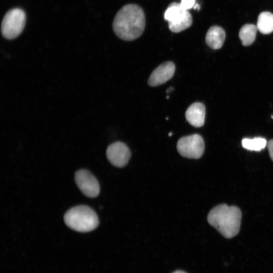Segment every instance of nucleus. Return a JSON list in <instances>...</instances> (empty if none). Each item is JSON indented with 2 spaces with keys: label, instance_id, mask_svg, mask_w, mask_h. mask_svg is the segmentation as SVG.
Instances as JSON below:
<instances>
[{
  "label": "nucleus",
  "instance_id": "obj_1",
  "mask_svg": "<svg viewBox=\"0 0 273 273\" xmlns=\"http://www.w3.org/2000/svg\"><path fill=\"white\" fill-rule=\"evenodd\" d=\"M145 27V16L138 5L128 4L122 7L116 14L113 29L120 38L127 41L139 37Z\"/></svg>",
  "mask_w": 273,
  "mask_h": 273
},
{
  "label": "nucleus",
  "instance_id": "obj_2",
  "mask_svg": "<svg viewBox=\"0 0 273 273\" xmlns=\"http://www.w3.org/2000/svg\"><path fill=\"white\" fill-rule=\"evenodd\" d=\"M242 219L240 209L235 206L218 205L209 212L207 221L223 237L230 239L239 232Z\"/></svg>",
  "mask_w": 273,
  "mask_h": 273
},
{
  "label": "nucleus",
  "instance_id": "obj_3",
  "mask_svg": "<svg viewBox=\"0 0 273 273\" xmlns=\"http://www.w3.org/2000/svg\"><path fill=\"white\" fill-rule=\"evenodd\" d=\"M65 224L71 229L79 232H88L96 229L99 223L96 213L85 205L75 206L65 214Z\"/></svg>",
  "mask_w": 273,
  "mask_h": 273
},
{
  "label": "nucleus",
  "instance_id": "obj_4",
  "mask_svg": "<svg viewBox=\"0 0 273 273\" xmlns=\"http://www.w3.org/2000/svg\"><path fill=\"white\" fill-rule=\"evenodd\" d=\"M26 22L24 11L19 8L9 10L5 15L1 25V32L6 39H13L22 32Z\"/></svg>",
  "mask_w": 273,
  "mask_h": 273
},
{
  "label": "nucleus",
  "instance_id": "obj_5",
  "mask_svg": "<svg viewBox=\"0 0 273 273\" xmlns=\"http://www.w3.org/2000/svg\"><path fill=\"white\" fill-rule=\"evenodd\" d=\"M176 148L178 152L183 157L199 159L203 155L205 144L200 135L193 134L179 139Z\"/></svg>",
  "mask_w": 273,
  "mask_h": 273
},
{
  "label": "nucleus",
  "instance_id": "obj_6",
  "mask_svg": "<svg viewBox=\"0 0 273 273\" xmlns=\"http://www.w3.org/2000/svg\"><path fill=\"white\" fill-rule=\"evenodd\" d=\"M75 181L80 191L86 196L95 198L100 193V185L96 178L88 170L80 169L75 174Z\"/></svg>",
  "mask_w": 273,
  "mask_h": 273
},
{
  "label": "nucleus",
  "instance_id": "obj_7",
  "mask_svg": "<svg viewBox=\"0 0 273 273\" xmlns=\"http://www.w3.org/2000/svg\"><path fill=\"white\" fill-rule=\"evenodd\" d=\"M106 156L113 165L117 167H123L127 164L130 159V152L124 143L116 142L108 147Z\"/></svg>",
  "mask_w": 273,
  "mask_h": 273
},
{
  "label": "nucleus",
  "instance_id": "obj_8",
  "mask_svg": "<svg viewBox=\"0 0 273 273\" xmlns=\"http://www.w3.org/2000/svg\"><path fill=\"white\" fill-rule=\"evenodd\" d=\"M175 69V65L171 61L160 65L149 76L148 84L151 86H157L165 83L172 78Z\"/></svg>",
  "mask_w": 273,
  "mask_h": 273
},
{
  "label": "nucleus",
  "instance_id": "obj_9",
  "mask_svg": "<svg viewBox=\"0 0 273 273\" xmlns=\"http://www.w3.org/2000/svg\"><path fill=\"white\" fill-rule=\"evenodd\" d=\"M205 113V107L204 104L196 102L188 107L185 116L187 120L191 125L195 127H200L204 125Z\"/></svg>",
  "mask_w": 273,
  "mask_h": 273
},
{
  "label": "nucleus",
  "instance_id": "obj_10",
  "mask_svg": "<svg viewBox=\"0 0 273 273\" xmlns=\"http://www.w3.org/2000/svg\"><path fill=\"white\" fill-rule=\"evenodd\" d=\"M225 38V33L223 29L218 26H213L208 29L205 41L210 48L217 50L222 47Z\"/></svg>",
  "mask_w": 273,
  "mask_h": 273
},
{
  "label": "nucleus",
  "instance_id": "obj_11",
  "mask_svg": "<svg viewBox=\"0 0 273 273\" xmlns=\"http://www.w3.org/2000/svg\"><path fill=\"white\" fill-rule=\"evenodd\" d=\"M193 22L192 17L188 11H186L183 14L176 20L168 22L170 30L178 33L190 27Z\"/></svg>",
  "mask_w": 273,
  "mask_h": 273
},
{
  "label": "nucleus",
  "instance_id": "obj_12",
  "mask_svg": "<svg viewBox=\"0 0 273 273\" xmlns=\"http://www.w3.org/2000/svg\"><path fill=\"white\" fill-rule=\"evenodd\" d=\"M257 28L263 34H268L273 31V14L269 12H262L258 17Z\"/></svg>",
  "mask_w": 273,
  "mask_h": 273
},
{
  "label": "nucleus",
  "instance_id": "obj_13",
  "mask_svg": "<svg viewBox=\"0 0 273 273\" xmlns=\"http://www.w3.org/2000/svg\"><path fill=\"white\" fill-rule=\"evenodd\" d=\"M257 28L252 24H246L240 30L239 36L244 46L251 45L255 40Z\"/></svg>",
  "mask_w": 273,
  "mask_h": 273
},
{
  "label": "nucleus",
  "instance_id": "obj_14",
  "mask_svg": "<svg viewBox=\"0 0 273 273\" xmlns=\"http://www.w3.org/2000/svg\"><path fill=\"white\" fill-rule=\"evenodd\" d=\"M265 139L257 137L253 139L244 138L242 141V147L248 150L260 151L267 145Z\"/></svg>",
  "mask_w": 273,
  "mask_h": 273
},
{
  "label": "nucleus",
  "instance_id": "obj_15",
  "mask_svg": "<svg viewBox=\"0 0 273 273\" xmlns=\"http://www.w3.org/2000/svg\"><path fill=\"white\" fill-rule=\"evenodd\" d=\"M187 10H185L180 3H171L164 13V18L168 22L173 21L180 17Z\"/></svg>",
  "mask_w": 273,
  "mask_h": 273
},
{
  "label": "nucleus",
  "instance_id": "obj_16",
  "mask_svg": "<svg viewBox=\"0 0 273 273\" xmlns=\"http://www.w3.org/2000/svg\"><path fill=\"white\" fill-rule=\"evenodd\" d=\"M180 4L182 7L186 10H188L194 7L195 0H181Z\"/></svg>",
  "mask_w": 273,
  "mask_h": 273
},
{
  "label": "nucleus",
  "instance_id": "obj_17",
  "mask_svg": "<svg viewBox=\"0 0 273 273\" xmlns=\"http://www.w3.org/2000/svg\"><path fill=\"white\" fill-rule=\"evenodd\" d=\"M267 146L270 159L273 161V140L268 141L267 143Z\"/></svg>",
  "mask_w": 273,
  "mask_h": 273
},
{
  "label": "nucleus",
  "instance_id": "obj_18",
  "mask_svg": "<svg viewBox=\"0 0 273 273\" xmlns=\"http://www.w3.org/2000/svg\"><path fill=\"white\" fill-rule=\"evenodd\" d=\"M193 8L194 9H197V10L200 9V6L198 4H195Z\"/></svg>",
  "mask_w": 273,
  "mask_h": 273
},
{
  "label": "nucleus",
  "instance_id": "obj_19",
  "mask_svg": "<svg viewBox=\"0 0 273 273\" xmlns=\"http://www.w3.org/2000/svg\"><path fill=\"white\" fill-rule=\"evenodd\" d=\"M173 89V87H169L168 88V89L166 90V92L167 93H170L171 91H172V90Z\"/></svg>",
  "mask_w": 273,
  "mask_h": 273
},
{
  "label": "nucleus",
  "instance_id": "obj_20",
  "mask_svg": "<svg viewBox=\"0 0 273 273\" xmlns=\"http://www.w3.org/2000/svg\"><path fill=\"white\" fill-rule=\"evenodd\" d=\"M173 273H186L183 271H181V270H176L174 272H173Z\"/></svg>",
  "mask_w": 273,
  "mask_h": 273
},
{
  "label": "nucleus",
  "instance_id": "obj_21",
  "mask_svg": "<svg viewBox=\"0 0 273 273\" xmlns=\"http://www.w3.org/2000/svg\"><path fill=\"white\" fill-rule=\"evenodd\" d=\"M171 135H172V133H171V132L169 133V136H171Z\"/></svg>",
  "mask_w": 273,
  "mask_h": 273
}]
</instances>
